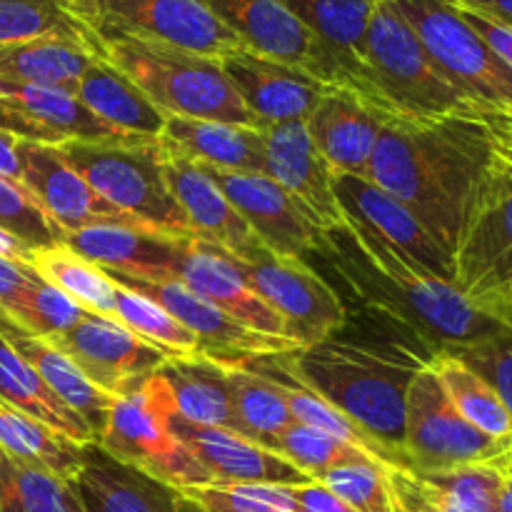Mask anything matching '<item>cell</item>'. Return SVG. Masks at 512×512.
<instances>
[{
    "mask_svg": "<svg viewBox=\"0 0 512 512\" xmlns=\"http://www.w3.org/2000/svg\"><path fill=\"white\" fill-rule=\"evenodd\" d=\"M493 135L483 120H388L368 178L408 205L453 260L470 203L493 165Z\"/></svg>",
    "mask_w": 512,
    "mask_h": 512,
    "instance_id": "6da1fadb",
    "label": "cell"
},
{
    "mask_svg": "<svg viewBox=\"0 0 512 512\" xmlns=\"http://www.w3.org/2000/svg\"><path fill=\"white\" fill-rule=\"evenodd\" d=\"M425 363L428 358L408 348H373L335 338L290 350L293 373L378 440L398 470H405V395Z\"/></svg>",
    "mask_w": 512,
    "mask_h": 512,
    "instance_id": "7a4b0ae2",
    "label": "cell"
},
{
    "mask_svg": "<svg viewBox=\"0 0 512 512\" xmlns=\"http://www.w3.org/2000/svg\"><path fill=\"white\" fill-rule=\"evenodd\" d=\"M343 235L358 248L365 268L375 270V288L385 295V305L393 308L398 320H405L420 340L433 343V353L508 333L503 325L480 313L453 280L425 270L375 230L348 220Z\"/></svg>",
    "mask_w": 512,
    "mask_h": 512,
    "instance_id": "3957f363",
    "label": "cell"
},
{
    "mask_svg": "<svg viewBox=\"0 0 512 512\" xmlns=\"http://www.w3.org/2000/svg\"><path fill=\"white\" fill-rule=\"evenodd\" d=\"M103 58L143 90L168 118L215 120L260 128L225 75L220 60L165 43L103 40ZM263 130V128H260Z\"/></svg>",
    "mask_w": 512,
    "mask_h": 512,
    "instance_id": "277c9868",
    "label": "cell"
},
{
    "mask_svg": "<svg viewBox=\"0 0 512 512\" xmlns=\"http://www.w3.org/2000/svg\"><path fill=\"white\" fill-rule=\"evenodd\" d=\"M370 80L390 118L483 120V113L445 78L408 20L390 0H378L365 40Z\"/></svg>",
    "mask_w": 512,
    "mask_h": 512,
    "instance_id": "5b68a950",
    "label": "cell"
},
{
    "mask_svg": "<svg viewBox=\"0 0 512 512\" xmlns=\"http://www.w3.org/2000/svg\"><path fill=\"white\" fill-rule=\"evenodd\" d=\"M55 148L88 180L90 188L120 213L160 233L193 238L165 180V150L160 138L73 140Z\"/></svg>",
    "mask_w": 512,
    "mask_h": 512,
    "instance_id": "8992f818",
    "label": "cell"
},
{
    "mask_svg": "<svg viewBox=\"0 0 512 512\" xmlns=\"http://www.w3.org/2000/svg\"><path fill=\"white\" fill-rule=\"evenodd\" d=\"M418 33L445 78L483 113L512 123V68L460 18L448 0H390Z\"/></svg>",
    "mask_w": 512,
    "mask_h": 512,
    "instance_id": "52a82bcc",
    "label": "cell"
},
{
    "mask_svg": "<svg viewBox=\"0 0 512 512\" xmlns=\"http://www.w3.org/2000/svg\"><path fill=\"white\" fill-rule=\"evenodd\" d=\"M175 413L173 393L160 373L125 398L113 400L98 448L118 463L140 470L170 488H205L213 485L208 470L195 455L173 438L168 418Z\"/></svg>",
    "mask_w": 512,
    "mask_h": 512,
    "instance_id": "ba28073f",
    "label": "cell"
},
{
    "mask_svg": "<svg viewBox=\"0 0 512 512\" xmlns=\"http://www.w3.org/2000/svg\"><path fill=\"white\" fill-rule=\"evenodd\" d=\"M68 3L100 43L118 38L148 40L215 60L243 48L203 0H68Z\"/></svg>",
    "mask_w": 512,
    "mask_h": 512,
    "instance_id": "9c48e42d",
    "label": "cell"
},
{
    "mask_svg": "<svg viewBox=\"0 0 512 512\" xmlns=\"http://www.w3.org/2000/svg\"><path fill=\"white\" fill-rule=\"evenodd\" d=\"M512 450L470 425L455 410L428 363L410 380L405 395V473H438L458 465L493 463Z\"/></svg>",
    "mask_w": 512,
    "mask_h": 512,
    "instance_id": "30bf717a",
    "label": "cell"
},
{
    "mask_svg": "<svg viewBox=\"0 0 512 512\" xmlns=\"http://www.w3.org/2000/svg\"><path fill=\"white\" fill-rule=\"evenodd\" d=\"M453 283L473 305L512 283V168L498 155L460 228Z\"/></svg>",
    "mask_w": 512,
    "mask_h": 512,
    "instance_id": "8fae6325",
    "label": "cell"
},
{
    "mask_svg": "<svg viewBox=\"0 0 512 512\" xmlns=\"http://www.w3.org/2000/svg\"><path fill=\"white\" fill-rule=\"evenodd\" d=\"M255 293L280 315L295 348L330 340L348 320L343 300L303 258L278 255L258 243L248 258H235Z\"/></svg>",
    "mask_w": 512,
    "mask_h": 512,
    "instance_id": "7c38bea8",
    "label": "cell"
},
{
    "mask_svg": "<svg viewBox=\"0 0 512 512\" xmlns=\"http://www.w3.org/2000/svg\"><path fill=\"white\" fill-rule=\"evenodd\" d=\"M213 183L223 190L250 225L255 238L278 255L303 258L305 253H333V238L318 228L303 205L265 173L205 168Z\"/></svg>",
    "mask_w": 512,
    "mask_h": 512,
    "instance_id": "4fadbf2b",
    "label": "cell"
},
{
    "mask_svg": "<svg viewBox=\"0 0 512 512\" xmlns=\"http://www.w3.org/2000/svg\"><path fill=\"white\" fill-rule=\"evenodd\" d=\"M58 345L80 373L113 400L125 398L170 358L155 345L130 333L118 320L85 313V318L63 335L50 340Z\"/></svg>",
    "mask_w": 512,
    "mask_h": 512,
    "instance_id": "5bb4252c",
    "label": "cell"
},
{
    "mask_svg": "<svg viewBox=\"0 0 512 512\" xmlns=\"http://www.w3.org/2000/svg\"><path fill=\"white\" fill-rule=\"evenodd\" d=\"M245 50L298 68L328 88L338 75L308 25L280 0H203Z\"/></svg>",
    "mask_w": 512,
    "mask_h": 512,
    "instance_id": "9a60e30c",
    "label": "cell"
},
{
    "mask_svg": "<svg viewBox=\"0 0 512 512\" xmlns=\"http://www.w3.org/2000/svg\"><path fill=\"white\" fill-rule=\"evenodd\" d=\"M18 155L25 190L63 235L90 225H143L100 198L55 145L18 140Z\"/></svg>",
    "mask_w": 512,
    "mask_h": 512,
    "instance_id": "2e32d148",
    "label": "cell"
},
{
    "mask_svg": "<svg viewBox=\"0 0 512 512\" xmlns=\"http://www.w3.org/2000/svg\"><path fill=\"white\" fill-rule=\"evenodd\" d=\"M265 175L283 185L328 235L345 233L348 220L335 193V173L315 148L305 120L265 125Z\"/></svg>",
    "mask_w": 512,
    "mask_h": 512,
    "instance_id": "e0dca14e",
    "label": "cell"
},
{
    "mask_svg": "<svg viewBox=\"0 0 512 512\" xmlns=\"http://www.w3.org/2000/svg\"><path fill=\"white\" fill-rule=\"evenodd\" d=\"M0 130L40 145L135 138L95 118L70 90L10 83H0Z\"/></svg>",
    "mask_w": 512,
    "mask_h": 512,
    "instance_id": "ac0fdd59",
    "label": "cell"
},
{
    "mask_svg": "<svg viewBox=\"0 0 512 512\" xmlns=\"http://www.w3.org/2000/svg\"><path fill=\"white\" fill-rule=\"evenodd\" d=\"M108 273V270H105ZM110 278L118 283L128 285V288L140 290L155 303L163 305L178 323H183L195 340L200 343L205 358L223 360V363H233V360L248 358V355H273V353H288V350H298L290 340L285 338H270V335L255 333V330L245 328V325L235 323L233 318L200 298L198 293L183 285L180 280H160V283H148V280L123 278V275L108 273Z\"/></svg>",
    "mask_w": 512,
    "mask_h": 512,
    "instance_id": "d6986e66",
    "label": "cell"
},
{
    "mask_svg": "<svg viewBox=\"0 0 512 512\" xmlns=\"http://www.w3.org/2000/svg\"><path fill=\"white\" fill-rule=\"evenodd\" d=\"M280 3L298 15L323 45L338 75V88L360 95L390 118L370 80L368 60H365L370 15L378 0H280Z\"/></svg>",
    "mask_w": 512,
    "mask_h": 512,
    "instance_id": "ffe728a7",
    "label": "cell"
},
{
    "mask_svg": "<svg viewBox=\"0 0 512 512\" xmlns=\"http://www.w3.org/2000/svg\"><path fill=\"white\" fill-rule=\"evenodd\" d=\"M168 428L173 438H178L208 470L213 485H288L293 488V485L313 483L283 455L233 430L188 423L178 413L170 415Z\"/></svg>",
    "mask_w": 512,
    "mask_h": 512,
    "instance_id": "44dd1931",
    "label": "cell"
},
{
    "mask_svg": "<svg viewBox=\"0 0 512 512\" xmlns=\"http://www.w3.org/2000/svg\"><path fill=\"white\" fill-rule=\"evenodd\" d=\"M185 240L143 225H90L65 235L63 245L108 273L160 283L178 278Z\"/></svg>",
    "mask_w": 512,
    "mask_h": 512,
    "instance_id": "7402d4cb",
    "label": "cell"
},
{
    "mask_svg": "<svg viewBox=\"0 0 512 512\" xmlns=\"http://www.w3.org/2000/svg\"><path fill=\"white\" fill-rule=\"evenodd\" d=\"M220 65L260 128L288 120H308L320 98L330 90L303 70L245 48L220 58Z\"/></svg>",
    "mask_w": 512,
    "mask_h": 512,
    "instance_id": "603a6c76",
    "label": "cell"
},
{
    "mask_svg": "<svg viewBox=\"0 0 512 512\" xmlns=\"http://www.w3.org/2000/svg\"><path fill=\"white\" fill-rule=\"evenodd\" d=\"M68 485L83 512H203L183 490L118 463L95 443L83 448V463Z\"/></svg>",
    "mask_w": 512,
    "mask_h": 512,
    "instance_id": "cb8c5ba5",
    "label": "cell"
},
{
    "mask_svg": "<svg viewBox=\"0 0 512 512\" xmlns=\"http://www.w3.org/2000/svg\"><path fill=\"white\" fill-rule=\"evenodd\" d=\"M175 280L223 310L235 323L255 333L270 335V338H285V325L280 315L255 293L233 255L225 250L198 238H188Z\"/></svg>",
    "mask_w": 512,
    "mask_h": 512,
    "instance_id": "d4e9b609",
    "label": "cell"
},
{
    "mask_svg": "<svg viewBox=\"0 0 512 512\" xmlns=\"http://www.w3.org/2000/svg\"><path fill=\"white\" fill-rule=\"evenodd\" d=\"M388 115L360 95L343 88H330L320 98L305 125L315 148L335 175L368 178V165L378 148Z\"/></svg>",
    "mask_w": 512,
    "mask_h": 512,
    "instance_id": "484cf974",
    "label": "cell"
},
{
    "mask_svg": "<svg viewBox=\"0 0 512 512\" xmlns=\"http://www.w3.org/2000/svg\"><path fill=\"white\" fill-rule=\"evenodd\" d=\"M335 193H338L345 220H355L375 230L425 270L443 280H453V260L435 243L423 223L410 213L408 205L370 180L353 178V175H335Z\"/></svg>",
    "mask_w": 512,
    "mask_h": 512,
    "instance_id": "4316f807",
    "label": "cell"
},
{
    "mask_svg": "<svg viewBox=\"0 0 512 512\" xmlns=\"http://www.w3.org/2000/svg\"><path fill=\"white\" fill-rule=\"evenodd\" d=\"M163 168L170 193L183 210L193 238L215 245L238 260L248 258L260 240L213 178L200 165L168 153Z\"/></svg>",
    "mask_w": 512,
    "mask_h": 512,
    "instance_id": "83f0119b",
    "label": "cell"
},
{
    "mask_svg": "<svg viewBox=\"0 0 512 512\" xmlns=\"http://www.w3.org/2000/svg\"><path fill=\"white\" fill-rule=\"evenodd\" d=\"M160 145L173 158L190 160L205 168L265 173V135L260 128L215 120L168 118Z\"/></svg>",
    "mask_w": 512,
    "mask_h": 512,
    "instance_id": "f1b7e54d",
    "label": "cell"
},
{
    "mask_svg": "<svg viewBox=\"0 0 512 512\" xmlns=\"http://www.w3.org/2000/svg\"><path fill=\"white\" fill-rule=\"evenodd\" d=\"M0 335L33 365L35 373L50 388V393L63 400L73 413H78L85 420V425L93 430L95 443H98L100 433L105 428V420H108L113 398L105 395L103 390L95 388L58 345H53L45 338L30 335L28 330L20 328L3 310H0Z\"/></svg>",
    "mask_w": 512,
    "mask_h": 512,
    "instance_id": "f546056e",
    "label": "cell"
},
{
    "mask_svg": "<svg viewBox=\"0 0 512 512\" xmlns=\"http://www.w3.org/2000/svg\"><path fill=\"white\" fill-rule=\"evenodd\" d=\"M75 98L95 115L123 135L135 138H160L168 115L155 108L138 85L130 83L118 68L100 58L73 90Z\"/></svg>",
    "mask_w": 512,
    "mask_h": 512,
    "instance_id": "4dcf8cb0",
    "label": "cell"
},
{
    "mask_svg": "<svg viewBox=\"0 0 512 512\" xmlns=\"http://www.w3.org/2000/svg\"><path fill=\"white\" fill-rule=\"evenodd\" d=\"M158 373L173 393L175 413L180 418L195 425H205V428H223L245 435L238 413L233 408V400H230L223 370L213 360L205 358V355L168 358Z\"/></svg>",
    "mask_w": 512,
    "mask_h": 512,
    "instance_id": "1f68e13d",
    "label": "cell"
},
{
    "mask_svg": "<svg viewBox=\"0 0 512 512\" xmlns=\"http://www.w3.org/2000/svg\"><path fill=\"white\" fill-rule=\"evenodd\" d=\"M103 53L63 38H40L28 43L0 45V83L43 85L73 93L78 80Z\"/></svg>",
    "mask_w": 512,
    "mask_h": 512,
    "instance_id": "d6a6232c",
    "label": "cell"
},
{
    "mask_svg": "<svg viewBox=\"0 0 512 512\" xmlns=\"http://www.w3.org/2000/svg\"><path fill=\"white\" fill-rule=\"evenodd\" d=\"M0 400L23 413L33 415L40 423L50 425L78 445H93V430L78 413L50 393L33 365L0 335Z\"/></svg>",
    "mask_w": 512,
    "mask_h": 512,
    "instance_id": "836d02e7",
    "label": "cell"
},
{
    "mask_svg": "<svg viewBox=\"0 0 512 512\" xmlns=\"http://www.w3.org/2000/svg\"><path fill=\"white\" fill-rule=\"evenodd\" d=\"M0 448L70 483L83 463L85 445L73 443L50 425L0 400Z\"/></svg>",
    "mask_w": 512,
    "mask_h": 512,
    "instance_id": "e575fe53",
    "label": "cell"
},
{
    "mask_svg": "<svg viewBox=\"0 0 512 512\" xmlns=\"http://www.w3.org/2000/svg\"><path fill=\"white\" fill-rule=\"evenodd\" d=\"M428 368L438 378L440 388L460 415L495 440L512 443V420L503 400L473 368L455 358L448 350H438L428 358Z\"/></svg>",
    "mask_w": 512,
    "mask_h": 512,
    "instance_id": "d590c367",
    "label": "cell"
},
{
    "mask_svg": "<svg viewBox=\"0 0 512 512\" xmlns=\"http://www.w3.org/2000/svg\"><path fill=\"white\" fill-rule=\"evenodd\" d=\"M213 363L223 370L230 400H233L245 435L275 453V440L295 423L283 393L268 378L243 368V365L218 363V360Z\"/></svg>",
    "mask_w": 512,
    "mask_h": 512,
    "instance_id": "8d00e7d4",
    "label": "cell"
},
{
    "mask_svg": "<svg viewBox=\"0 0 512 512\" xmlns=\"http://www.w3.org/2000/svg\"><path fill=\"white\" fill-rule=\"evenodd\" d=\"M30 265H33V270L45 283H50L60 293L68 295L85 313L115 320L118 285L103 268L75 255L65 245L35 250Z\"/></svg>",
    "mask_w": 512,
    "mask_h": 512,
    "instance_id": "74e56055",
    "label": "cell"
},
{
    "mask_svg": "<svg viewBox=\"0 0 512 512\" xmlns=\"http://www.w3.org/2000/svg\"><path fill=\"white\" fill-rule=\"evenodd\" d=\"M40 38L73 40L103 53L100 40L68 0H0V45Z\"/></svg>",
    "mask_w": 512,
    "mask_h": 512,
    "instance_id": "f35d334b",
    "label": "cell"
},
{
    "mask_svg": "<svg viewBox=\"0 0 512 512\" xmlns=\"http://www.w3.org/2000/svg\"><path fill=\"white\" fill-rule=\"evenodd\" d=\"M0 512H83L65 480L0 448Z\"/></svg>",
    "mask_w": 512,
    "mask_h": 512,
    "instance_id": "ab89813d",
    "label": "cell"
},
{
    "mask_svg": "<svg viewBox=\"0 0 512 512\" xmlns=\"http://www.w3.org/2000/svg\"><path fill=\"white\" fill-rule=\"evenodd\" d=\"M118 298H115V320L120 325L143 338L145 343L155 345L170 358H198L203 355L195 335L183 323L173 318L168 310L140 290L118 283Z\"/></svg>",
    "mask_w": 512,
    "mask_h": 512,
    "instance_id": "60d3db41",
    "label": "cell"
},
{
    "mask_svg": "<svg viewBox=\"0 0 512 512\" xmlns=\"http://www.w3.org/2000/svg\"><path fill=\"white\" fill-rule=\"evenodd\" d=\"M275 453L283 455L288 463H293L295 468L303 475H308L310 480H320L325 473L335 468H343V465H355V463H378L373 455L363 453L360 448L343 443V440L333 438L328 433H320V430L308 428L303 423H293L278 440H275ZM388 468V465H383ZM393 470V468H390Z\"/></svg>",
    "mask_w": 512,
    "mask_h": 512,
    "instance_id": "b9f144b4",
    "label": "cell"
},
{
    "mask_svg": "<svg viewBox=\"0 0 512 512\" xmlns=\"http://www.w3.org/2000/svg\"><path fill=\"white\" fill-rule=\"evenodd\" d=\"M8 315L35 338L53 340L78 325L85 310L38 275Z\"/></svg>",
    "mask_w": 512,
    "mask_h": 512,
    "instance_id": "7bdbcfd3",
    "label": "cell"
},
{
    "mask_svg": "<svg viewBox=\"0 0 512 512\" xmlns=\"http://www.w3.org/2000/svg\"><path fill=\"white\" fill-rule=\"evenodd\" d=\"M0 228L23 240L30 250L63 245V230L43 213L23 183L0 178Z\"/></svg>",
    "mask_w": 512,
    "mask_h": 512,
    "instance_id": "ee69618b",
    "label": "cell"
},
{
    "mask_svg": "<svg viewBox=\"0 0 512 512\" xmlns=\"http://www.w3.org/2000/svg\"><path fill=\"white\" fill-rule=\"evenodd\" d=\"M315 483L325 485L330 493L358 512H398L395 510L390 468L378 463H355L325 473Z\"/></svg>",
    "mask_w": 512,
    "mask_h": 512,
    "instance_id": "f6af8a7d",
    "label": "cell"
},
{
    "mask_svg": "<svg viewBox=\"0 0 512 512\" xmlns=\"http://www.w3.org/2000/svg\"><path fill=\"white\" fill-rule=\"evenodd\" d=\"M453 353L455 358L463 360L468 368H473L490 388L503 400L512 420V333H500L493 338L478 340L470 345H455V348H443Z\"/></svg>",
    "mask_w": 512,
    "mask_h": 512,
    "instance_id": "bcb514c9",
    "label": "cell"
},
{
    "mask_svg": "<svg viewBox=\"0 0 512 512\" xmlns=\"http://www.w3.org/2000/svg\"><path fill=\"white\" fill-rule=\"evenodd\" d=\"M455 10H458L460 18H463L465 23H468L470 28H473L475 33H478L480 38H483L485 43H488L490 48H493L495 53H498L500 58H503L505 63L512 68V28L510 25L500 23V20L490 18V15L478 13V10L458 8V5H455Z\"/></svg>",
    "mask_w": 512,
    "mask_h": 512,
    "instance_id": "7dc6e473",
    "label": "cell"
},
{
    "mask_svg": "<svg viewBox=\"0 0 512 512\" xmlns=\"http://www.w3.org/2000/svg\"><path fill=\"white\" fill-rule=\"evenodd\" d=\"M38 273L30 263H20V260H10L0 255V310L10 313L15 308L25 290L33 285Z\"/></svg>",
    "mask_w": 512,
    "mask_h": 512,
    "instance_id": "c3c4849f",
    "label": "cell"
},
{
    "mask_svg": "<svg viewBox=\"0 0 512 512\" xmlns=\"http://www.w3.org/2000/svg\"><path fill=\"white\" fill-rule=\"evenodd\" d=\"M295 498V512H358L350 508L345 500H340L338 495L330 493L325 485L320 483H305L295 485L293 488Z\"/></svg>",
    "mask_w": 512,
    "mask_h": 512,
    "instance_id": "681fc988",
    "label": "cell"
},
{
    "mask_svg": "<svg viewBox=\"0 0 512 512\" xmlns=\"http://www.w3.org/2000/svg\"><path fill=\"white\" fill-rule=\"evenodd\" d=\"M0 178L23 183V170H20V155H18V138L3 133V130H0Z\"/></svg>",
    "mask_w": 512,
    "mask_h": 512,
    "instance_id": "f907efd6",
    "label": "cell"
},
{
    "mask_svg": "<svg viewBox=\"0 0 512 512\" xmlns=\"http://www.w3.org/2000/svg\"><path fill=\"white\" fill-rule=\"evenodd\" d=\"M448 3L458 5V8L478 10V13L490 15L500 23L512 25V0H448Z\"/></svg>",
    "mask_w": 512,
    "mask_h": 512,
    "instance_id": "816d5d0a",
    "label": "cell"
},
{
    "mask_svg": "<svg viewBox=\"0 0 512 512\" xmlns=\"http://www.w3.org/2000/svg\"><path fill=\"white\" fill-rule=\"evenodd\" d=\"M475 308H478L480 313L488 315V318H493L495 323H500L505 330H510L512 333V293L493 295V298L483 300V303H478Z\"/></svg>",
    "mask_w": 512,
    "mask_h": 512,
    "instance_id": "f5cc1de1",
    "label": "cell"
},
{
    "mask_svg": "<svg viewBox=\"0 0 512 512\" xmlns=\"http://www.w3.org/2000/svg\"><path fill=\"white\" fill-rule=\"evenodd\" d=\"M35 250H30L23 240H18L15 235H10L8 230L0 228V255L10 260H20V263H30L33 260Z\"/></svg>",
    "mask_w": 512,
    "mask_h": 512,
    "instance_id": "db71d44e",
    "label": "cell"
},
{
    "mask_svg": "<svg viewBox=\"0 0 512 512\" xmlns=\"http://www.w3.org/2000/svg\"><path fill=\"white\" fill-rule=\"evenodd\" d=\"M490 135H493V148L498 158L512 168V123H493L488 125Z\"/></svg>",
    "mask_w": 512,
    "mask_h": 512,
    "instance_id": "11a10c76",
    "label": "cell"
},
{
    "mask_svg": "<svg viewBox=\"0 0 512 512\" xmlns=\"http://www.w3.org/2000/svg\"><path fill=\"white\" fill-rule=\"evenodd\" d=\"M495 512H512V480H505L503 490H500V498H498V508Z\"/></svg>",
    "mask_w": 512,
    "mask_h": 512,
    "instance_id": "9f6ffc18",
    "label": "cell"
},
{
    "mask_svg": "<svg viewBox=\"0 0 512 512\" xmlns=\"http://www.w3.org/2000/svg\"><path fill=\"white\" fill-rule=\"evenodd\" d=\"M503 468H505V475H508V478L512 480V450L508 455H505V463H503Z\"/></svg>",
    "mask_w": 512,
    "mask_h": 512,
    "instance_id": "6f0895ef",
    "label": "cell"
},
{
    "mask_svg": "<svg viewBox=\"0 0 512 512\" xmlns=\"http://www.w3.org/2000/svg\"><path fill=\"white\" fill-rule=\"evenodd\" d=\"M503 293H512V283H510V288L503 290ZM498 295H500V293H498ZM490 298H493V295H490ZM485 300H488V298H485ZM480 303H483V300H480Z\"/></svg>",
    "mask_w": 512,
    "mask_h": 512,
    "instance_id": "680465c9",
    "label": "cell"
},
{
    "mask_svg": "<svg viewBox=\"0 0 512 512\" xmlns=\"http://www.w3.org/2000/svg\"><path fill=\"white\" fill-rule=\"evenodd\" d=\"M203 512H228V510H203Z\"/></svg>",
    "mask_w": 512,
    "mask_h": 512,
    "instance_id": "91938a15",
    "label": "cell"
},
{
    "mask_svg": "<svg viewBox=\"0 0 512 512\" xmlns=\"http://www.w3.org/2000/svg\"><path fill=\"white\" fill-rule=\"evenodd\" d=\"M505 25H508V23H505ZM510 28H512V25H510Z\"/></svg>",
    "mask_w": 512,
    "mask_h": 512,
    "instance_id": "94428289",
    "label": "cell"
}]
</instances>
